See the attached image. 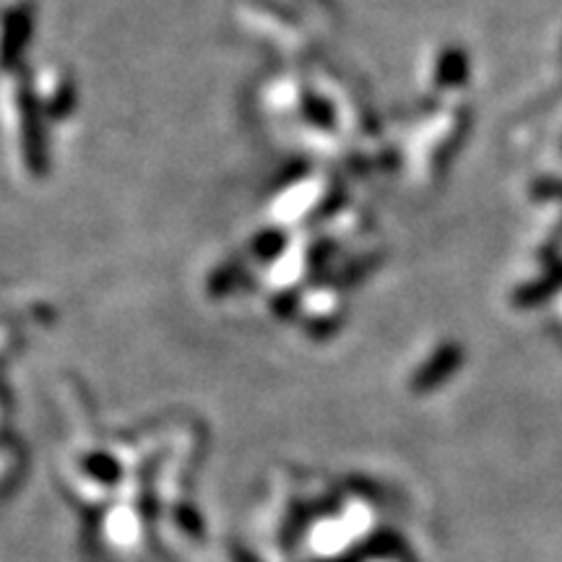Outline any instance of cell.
Listing matches in <instances>:
<instances>
[{
  "label": "cell",
  "instance_id": "cell-1",
  "mask_svg": "<svg viewBox=\"0 0 562 562\" xmlns=\"http://www.w3.org/2000/svg\"><path fill=\"white\" fill-rule=\"evenodd\" d=\"M26 115V159H30L32 170L40 172L45 170V133H42V125H40V112H37V104H34L30 97H26V104H24Z\"/></svg>",
  "mask_w": 562,
  "mask_h": 562
},
{
  "label": "cell",
  "instance_id": "cell-2",
  "mask_svg": "<svg viewBox=\"0 0 562 562\" xmlns=\"http://www.w3.org/2000/svg\"><path fill=\"white\" fill-rule=\"evenodd\" d=\"M26 37H30V16L26 13H13L5 24V42H3V60L11 66L13 58L24 50Z\"/></svg>",
  "mask_w": 562,
  "mask_h": 562
}]
</instances>
